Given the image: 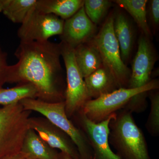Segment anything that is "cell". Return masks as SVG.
<instances>
[{
	"mask_svg": "<svg viewBox=\"0 0 159 159\" xmlns=\"http://www.w3.org/2000/svg\"><path fill=\"white\" fill-rule=\"evenodd\" d=\"M15 55L17 62L8 68L7 83H29L35 87L38 99L48 102L64 101L60 84L63 69L60 43L20 42Z\"/></svg>",
	"mask_w": 159,
	"mask_h": 159,
	"instance_id": "obj_1",
	"label": "cell"
},
{
	"mask_svg": "<svg viewBox=\"0 0 159 159\" xmlns=\"http://www.w3.org/2000/svg\"><path fill=\"white\" fill-rule=\"evenodd\" d=\"M132 113L122 109L109 124V142L121 159H151L145 136Z\"/></svg>",
	"mask_w": 159,
	"mask_h": 159,
	"instance_id": "obj_2",
	"label": "cell"
},
{
	"mask_svg": "<svg viewBox=\"0 0 159 159\" xmlns=\"http://www.w3.org/2000/svg\"><path fill=\"white\" fill-rule=\"evenodd\" d=\"M26 111H34L42 115L52 125L63 132L74 142L80 159H93V154L88 139L80 129L69 119L64 101L48 102L36 98H27L19 102Z\"/></svg>",
	"mask_w": 159,
	"mask_h": 159,
	"instance_id": "obj_3",
	"label": "cell"
},
{
	"mask_svg": "<svg viewBox=\"0 0 159 159\" xmlns=\"http://www.w3.org/2000/svg\"><path fill=\"white\" fill-rule=\"evenodd\" d=\"M31 113L20 102L0 107V159L21 151Z\"/></svg>",
	"mask_w": 159,
	"mask_h": 159,
	"instance_id": "obj_4",
	"label": "cell"
},
{
	"mask_svg": "<svg viewBox=\"0 0 159 159\" xmlns=\"http://www.w3.org/2000/svg\"><path fill=\"white\" fill-rule=\"evenodd\" d=\"M114 14L110 13L91 42L99 51L102 64L110 71L119 88H127L131 70L122 61L119 43L114 33Z\"/></svg>",
	"mask_w": 159,
	"mask_h": 159,
	"instance_id": "obj_5",
	"label": "cell"
},
{
	"mask_svg": "<svg viewBox=\"0 0 159 159\" xmlns=\"http://www.w3.org/2000/svg\"><path fill=\"white\" fill-rule=\"evenodd\" d=\"M159 81L156 79L152 80L139 88H121L97 99L89 100L80 111L92 122L99 123L124 108L134 96L143 92L159 89Z\"/></svg>",
	"mask_w": 159,
	"mask_h": 159,
	"instance_id": "obj_6",
	"label": "cell"
},
{
	"mask_svg": "<svg viewBox=\"0 0 159 159\" xmlns=\"http://www.w3.org/2000/svg\"><path fill=\"white\" fill-rule=\"evenodd\" d=\"M59 43L66 74L64 102L66 114L69 118L78 112L91 99L87 91L84 78L77 67L74 48L64 42Z\"/></svg>",
	"mask_w": 159,
	"mask_h": 159,
	"instance_id": "obj_7",
	"label": "cell"
},
{
	"mask_svg": "<svg viewBox=\"0 0 159 159\" xmlns=\"http://www.w3.org/2000/svg\"><path fill=\"white\" fill-rule=\"evenodd\" d=\"M64 20L35 8L21 25L17 31L20 42H45L54 35H61Z\"/></svg>",
	"mask_w": 159,
	"mask_h": 159,
	"instance_id": "obj_8",
	"label": "cell"
},
{
	"mask_svg": "<svg viewBox=\"0 0 159 159\" xmlns=\"http://www.w3.org/2000/svg\"><path fill=\"white\" fill-rule=\"evenodd\" d=\"M81 130L88 139L93 154V159H121L113 152L109 142V124L116 113L99 123L92 122L81 111L77 112Z\"/></svg>",
	"mask_w": 159,
	"mask_h": 159,
	"instance_id": "obj_9",
	"label": "cell"
},
{
	"mask_svg": "<svg viewBox=\"0 0 159 159\" xmlns=\"http://www.w3.org/2000/svg\"><path fill=\"white\" fill-rule=\"evenodd\" d=\"M150 39L142 34L139 38L127 88L142 87L151 80V77L157 56Z\"/></svg>",
	"mask_w": 159,
	"mask_h": 159,
	"instance_id": "obj_10",
	"label": "cell"
},
{
	"mask_svg": "<svg viewBox=\"0 0 159 159\" xmlns=\"http://www.w3.org/2000/svg\"><path fill=\"white\" fill-rule=\"evenodd\" d=\"M29 128L35 131L43 141L53 149H58L68 155L72 159H80L76 146L65 133L51 124V126L44 120L30 118Z\"/></svg>",
	"mask_w": 159,
	"mask_h": 159,
	"instance_id": "obj_11",
	"label": "cell"
},
{
	"mask_svg": "<svg viewBox=\"0 0 159 159\" xmlns=\"http://www.w3.org/2000/svg\"><path fill=\"white\" fill-rule=\"evenodd\" d=\"M97 25L91 21L84 6L74 16L64 21L61 41L75 48L90 40L96 34Z\"/></svg>",
	"mask_w": 159,
	"mask_h": 159,
	"instance_id": "obj_12",
	"label": "cell"
},
{
	"mask_svg": "<svg viewBox=\"0 0 159 159\" xmlns=\"http://www.w3.org/2000/svg\"><path fill=\"white\" fill-rule=\"evenodd\" d=\"M84 80L91 99H97L119 89L112 74L103 64L84 78Z\"/></svg>",
	"mask_w": 159,
	"mask_h": 159,
	"instance_id": "obj_13",
	"label": "cell"
},
{
	"mask_svg": "<svg viewBox=\"0 0 159 159\" xmlns=\"http://www.w3.org/2000/svg\"><path fill=\"white\" fill-rule=\"evenodd\" d=\"M113 29L120 48L121 58L127 64L134 44V32L131 24L125 13L118 11L114 14Z\"/></svg>",
	"mask_w": 159,
	"mask_h": 159,
	"instance_id": "obj_14",
	"label": "cell"
},
{
	"mask_svg": "<svg viewBox=\"0 0 159 159\" xmlns=\"http://www.w3.org/2000/svg\"><path fill=\"white\" fill-rule=\"evenodd\" d=\"M74 53L77 67L84 78L103 64L99 51L91 40L77 46L74 48Z\"/></svg>",
	"mask_w": 159,
	"mask_h": 159,
	"instance_id": "obj_15",
	"label": "cell"
},
{
	"mask_svg": "<svg viewBox=\"0 0 159 159\" xmlns=\"http://www.w3.org/2000/svg\"><path fill=\"white\" fill-rule=\"evenodd\" d=\"M83 0H37L36 9L46 14L68 19L84 6Z\"/></svg>",
	"mask_w": 159,
	"mask_h": 159,
	"instance_id": "obj_16",
	"label": "cell"
},
{
	"mask_svg": "<svg viewBox=\"0 0 159 159\" xmlns=\"http://www.w3.org/2000/svg\"><path fill=\"white\" fill-rule=\"evenodd\" d=\"M21 151L31 159H57L58 152L51 148L32 129L26 134Z\"/></svg>",
	"mask_w": 159,
	"mask_h": 159,
	"instance_id": "obj_17",
	"label": "cell"
},
{
	"mask_svg": "<svg viewBox=\"0 0 159 159\" xmlns=\"http://www.w3.org/2000/svg\"><path fill=\"white\" fill-rule=\"evenodd\" d=\"M37 0H0V12L16 24H22L35 9Z\"/></svg>",
	"mask_w": 159,
	"mask_h": 159,
	"instance_id": "obj_18",
	"label": "cell"
},
{
	"mask_svg": "<svg viewBox=\"0 0 159 159\" xmlns=\"http://www.w3.org/2000/svg\"><path fill=\"white\" fill-rule=\"evenodd\" d=\"M127 11L134 20L142 34L151 38L152 33L148 25L147 16V0H116L114 1Z\"/></svg>",
	"mask_w": 159,
	"mask_h": 159,
	"instance_id": "obj_19",
	"label": "cell"
},
{
	"mask_svg": "<svg viewBox=\"0 0 159 159\" xmlns=\"http://www.w3.org/2000/svg\"><path fill=\"white\" fill-rule=\"evenodd\" d=\"M38 93L33 84L29 83L19 84L10 89H0V105L6 106L19 103L27 98H38Z\"/></svg>",
	"mask_w": 159,
	"mask_h": 159,
	"instance_id": "obj_20",
	"label": "cell"
},
{
	"mask_svg": "<svg viewBox=\"0 0 159 159\" xmlns=\"http://www.w3.org/2000/svg\"><path fill=\"white\" fill-rule=\"evenodd\" d=\"M112 2L107 0H85L84 8L88 17L97 25L107 14Z\"/></svg>",
	"mask_w": 159,
	"mask_h": 159,
	"instance_id": "obj_21",
	"label": "cell"
},
{
	"mask_svg": "<svg viewBox=\"0 0 159 159\" xmlns=\"http://www.w3.org/2000/svg\"><path fill=\"white\" fill-rule=\"evenodd\" d=\"M148 98L150 109L145 127L149 134L153 137L159 135V92L158 89L150 91Z\"/></svg>",
	"mask_w": 159,
	"mask_h": 159,
	"instance_id": "obj_22",
	"label": "cell"
},
{
	"mask_svg": "<svg viewBox=\"0 0 159 159\" xmlns=\"http://www.w3.org/2000/svg\"><path fill=\"white\" fill-rule=\"evenodd\" d=\"M147 16L150 24L152 33H155L158 30L159 25V1H148L147 4ZM148 20V19H147Z\"/></svg>",
	"mask_w": 159,
	"mask_h": 159,
	"instance_id": "obj_23",
	"label": "cell"
},
{
	"mask_svg": "<svg viewBox=\"0 0 159 159\" xmlns=\"http://www.w3.org/2000/svg\"><path fill=\"white\" fill-rule=\"evenodd\" d=\"M9 66L7 64V54L0 46V89L7 83Z\"/></svg>",
	"mask_w": 159,
	"mask_h": 159,
	"instance_id": "obj_24",
	"label": "cell"
},
{
	"mask_svg": "<svg viewBox=\"0 0 159 159\" xmlns=\"http://www.w3.org/2000/svg\"><path fill=\"white\" fill-rule=\"evenodd\" d=\"M28 158V155L26 154L21 151L6 159H27Z\"/></svg>",
	"mask_w": 159,
	"mask_h": 159,
	"instance_id": "obj_25",
	"label": "cell"
},
{
	"mask_svg": "<svg viewBox=\"0 0 159 159\" xmlns=\"http://www.w3.org/2000/svg\"><path fill=\"white\" fill-rule=\"evenodd\" d=\"M57 159H72L68 155L64 152H58Z\"/></svg>",
	"mask_w": 159,
	"mask_h": 159,
	"instance_id": "obj_26",
	"label": "cell"
},
{
	"mask_svg": "<svg viewBox=\"0 0 159 159\" xmlns=\"http://www.w3.org/2000/svg\"><path fill=\"white\" fill-rule=\"evenodd\" d=\"M27 159H31L29 158H27Z\"/></svg>",
	"mask_w": 159,
	"mask_h": 159,
	"instance_id": "obj_27",
	"label": "cell"
}]
</instances>
